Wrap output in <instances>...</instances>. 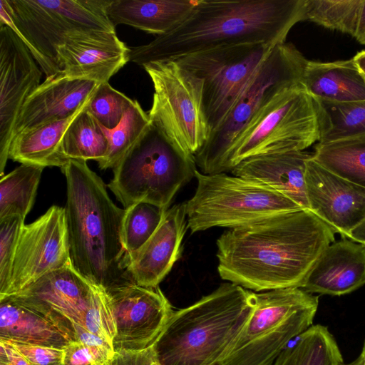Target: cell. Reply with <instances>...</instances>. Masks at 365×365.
I'll use <instances>...</instances> for the list:
<instances>
[{
	"instance_id": "obj_15",
	"label": "cell",
	"mask_w": 365,
	"mask_h": 365,
	"mask_svg": "<svg viewBox=\"0 0 365 365\" xmlns=\"http://www.w3.org/2000/svg\"><path fill=\"white\" fill-rule=\"evenodd\" d=\"M106 292L115 322L114 351H140L152 346L173 312L160 289L130 283Z\"/></svg>"
},
{
	"instance_id": "obj_23",
	"label": "cell",
	"mask_w": 365,
	"mask_h": 365,
	"mask_svg": "<svg viewBox=\"0 0 365 365\" xmlns=\"http://www.w3.org/2000/svg\"><path fill=\"white\" fill-rule=\"evenodd\" d=\"M198 0H109L107 15L116 26L124 24L148 34L165 35L180 26Z\"/></svg>"
},
{
	"instance_id": "obj_43",
	"label": "cell",
	"mask_w": 365,
	"mask_h": 365,
	"mask_svg": "<svg viewBox=\"0 0 365 365\" xmlns=\"http://www.w3.org/2000/svg\"><path fill=\"white\" fill-rule=\"evenodd\" d=\"M359 43L365 46V0H361L359 6L356 27L353 36Z\"/></svg>"
},
{
	"instance_id": "obj_7",
	"label": "cell",
	"mask_w": 365,
	"mask_h": 365,
	"mask_svg": "<svg viewBox=\"0 0 365 365\" xmlns=\"http://www.w3.org/2000/svg\"><path fill=\"white\" fill-rule=\"evenodd\" d=\"M108 187L124 209L148 202L168 210L176 192L193 177L195 156L150 128L117 163Z\"/></svg>"
},
{
	"instance_id": "obj_19",
	"label": "cell",
	"mask_w": 365,
	"mask_h": 365,
	"mask_svg": "<svg viewBox=\"0 0 365 365\" xmlns=\"http://www.w3.org/2000/svg\"><path fill=\"white\" fill-rule=\"evenodd\" d=\"M185 202L168 208L147 242L130 259L127 272L138 285L158 287L181 254L187 228Z\"/></svg>"
},
{
	"instance_id": "obj_25",
	"label": "cell",
	"mask_w": 365,
	"mask_h": 365,
	"mask_svg": "<svg viewBox=\"0 0 365 365\" xmlns=\"http://www.w3.org/2000/svg\"><path fill=\"white\" fill-rule=\"evenodd\" d=\"M0 339L59 349L71 342L50 319L7 299L0 301Z\"/></svg>"
},
{
	"instance_id": "obj_38",
	"label": "cell",
	"mask_w": 365,
	"mask_h": 365,
	"mask_svg": "<svg viewBox=\"0 0 365 365\" xmlns=\"http://www.w3.org/2000/svg\"><path fill=\"white\" fill-rule=\"evenodd\" d=\"M63 351V365H106L115 353L110 347L91 346L78 341L69 342Z\"/></svg>"
},
{
	"instance_id": "obj_44",
	"label": "cell",
	"mask_w": 365,
	"mask_h": 365,
	"mask_svg": "<svg viewBox=\"0 0 365 365\" xmlns=\"http://www.w3.org/2000/svg\"><path fill=\"white\" fill-rule=\"evenodd\" d=\"M348 238L365 245V220L351 232Z\"/></svg>"
},
{
	"instance_id": "obj_11",
	"label": "cell",
	"mask_w": 365,
	"mask_h": 365,
	"mask_svg": "<svg viewBox=\"0 0 365 365\" xmlns=\"http://www.w3.org/2000/svg\"><path fill=\"white\" fill-rule=\"evenodd\" d=\"M154 93L151 124L169 140L195 155L210 135L203 106V81L175 59L143 66Z\"/></svg>"
},
{
	"instance_id": "obj_14",
	"label": "cell",
	"mask_w": 365,
	"mask_h": 365,
	"mask_svg": "<svg viewBox=\"0 0 365 365\" xmlns=\"http://www.w3.org/2000/svg\"><path fill=\"white\" fill-rule=\"evenodd\" d=\"M97 287L71 264L43 276L4 299L13 301L48 318L73 341L72 324L76 323L83 327L85 316Z\"/></svg>"
},
{
	"instance_id": "obj_16",
	"label": "cell",
	"mask_w": 365,
	"mask_h": 365,
	"mask_svg": "<svg viewBox=\"0 0 365 365\" xmlns=\"http://www.w3.org/2000/svg\"><path fill=\"white\" fill-rule=\"evenodd\" d=\"M22 39L0 26V175L3 177L18 115L40 86L41 69Z\"/></svg>"
},
{
	"instance_id": "obj_8",
	"label": "cell",
	"mask_w": 365,
	"mask_h": 365,
	"mask_svg": "<svg viewBox=\"0 0 365 365\" xmlns=\"http://www.w3.org/2000/svg\"><path fill=\"white\" fill-rule=\"evenodd\" d=\"M319 297L290 287L255 293L253 311L217 365H274L288 343L310 327Z\"/></svg>"
},
{
	"instance_id": "obj_10",
	"label": "cell",
	"mask_w": 365,
	"mask_h": 365,
	"mask_svg": "<svg viewBox=\"0 0 365 365\" xmlns=\"http://www.w3.org/2000/svg\"><path fill=\"white\" fill-rule=\"evenodd\" d=\"M317 104L302 84L277 94L245 128L228 153L230 171L250 157L304 150L318 143Z\"/></svg>"
},
{
	"instance_id": "obj_5",
	"label": "cell",
	"mask_w": 365,
	"mask_h": 365,
	"mask_svg": "<svg viewBox=\"0 0 365 365\" xmlns=\"http://www.w3.org/2000/svg\"><path fill=\"white\" fill-rule=\"evenodd\" d=\"M109 0H0V26L26 43L46 77L59 71L58 48L73 40L116 33Z\"/></svg>"
},
{
	"instance_id": "obj_47",
	"label": "cell",
	"mask_w": 365,
	"mask_h": 365,
	"mask_svg": "<svg viewBox=\"0 0 365 365\" xmlns=\"http://www.w3.org/2000/svg\"><path fill=\"white\" fill-rule=\"evenodd\" d=\"M364 357V365H365V341H364V346H363V349H362V351L361 353Z\"/></svg>"
},
{
	"instance_id": "obj_42",
	"label": "cell",
	"mask_w": 365,
	"mask_h": 365,
	"mask_svg": "<svg viewBox=\"0 0 365 365\" xmlns=\"http://www.w3.org/2000/svg\"><path fill=\"white\" fill-rule=\"evenodd\" d=\"M72 327L74 330L75 341L82 342L87 345L102 346L113 349V346L107 341L88 331L83 327L76 323H73Z\"/></svg>"
},
{
	"instance_id": "obj_17",
	"label": "cell",
	"mask_w": 365,
	"mask_h": 365,
	"mask_svg": "<svg viewBox=\"0 0 365 365\" xmlns=\"http://www.w3.org/2000/svg\"><path fill=\"white\" fill-rule=\"evenodd\" d=\"M305 185L309 210L342 237L365 220V187L327 170L312 157L307 161Z\"/></svg>"
},
{
	"instance_id": "obj_21",
	"label": "cell",
	"mask_w": 365,
	"mask_h": 365,
	"mask_svg": "<svg viewBox=\"0 0 365 365\" xmlns=\"http://www.w3.org/2000/svg\"><path fill=\"white\" fill-rule=\"evenodd\" d=\"M365 284V245L343 237L330 244L309 272L302 289L332 296Z\"/></svg>"
},
{
	"instance_id": "obj_18",
	"label": "cell",
	"mask_w": 365,
	"mask_h": 365,
	"mask_svg": "<svg viewBox=\"0 0 365 365\" xmlns=\"http://www.w3.org/2000/svg\"><path fill=\"white\" fill-rule=\"evenodd\" d=\"M99 84L87 79L66 77L59 73L46 77L21 108L12 138L21 132L73 115L91 97Z\"/></svg>"
},
{
	"instance_id": "obj_33",
	"label": "cell",
	"mask_w": 365,
	"mask_h": 365,
	"mask_svg": "<svg viewBox=\"0 0 365 365\" xmlns=\"http://www.w3.org/2000/svg\"><path fill=\"white\" fill-rule=\"evenodd\" d=\"M166 210L143 202L125 210L122 225V239L128 262L154 234Z\"/></svg>"
},
{
	"instance_id": "obj_4",
	"label": "cell",
	"mask_w": 365,
	"mask_h": 365,
	"mask_svg": "<svg viewBox=\"0 0 365 365\" xmlns=\"http://www.w3.org/2000/svg\"><path fill=\"white\" fill-rule=\"evenodd\" d=\"M255 292L222 284L193 304L173 311L153 345L160 365H215L250 317Z\"/></svg>"
},
{
	"instance_id": "obj_32",
	"label": "cell",
	"mask_w": 365,
	"mask_h": 365,
	"mask_svg": "<svg viewBox=\"0 0 365 365\" xmlns=\"http://www.w3.org/2000/svg\"><path fill=\"white\" fill-rule=\"evenodd\" d=\"M150 125L148 113L136 100L133 101L115 128L108 129L101 125L107 137L109 148L106 158L98 163L99 168H113L138 143Z\"/></svg>"
},
{
	"instance_id": "obj_29",
	"label": "cell",
	"mask_w": 365,
	"mask_h": 365,
	"mask_svg": "<svg viewBox=\"0 0 365 365\" xmlns=\"http://www.w3.org/2000/svg\"><path fill=\"white\" fill-rule=\"evenodd\" d=\"M338 344L327 327L317 324L302 333L297 341L285 348L274 365H341Z\"/></svg>"
},
{
	"instance_id": "obj_9",
	"label": "cell",
	"mask_w": 365,
	"mask_h": 365,
	"mask_svg": "<svg viewBox=\"0 0 365 365\" xmlns=\"http://www.w3.org/2000/svg\"><path fill=\"white\" fill-rule=\"evenodd\" d=\"M197 185L185 202L187 228L192 233L211 227L250 225L302 208L296 202L258 182L225 173L195 172Z\"/></svg>"
},
{
	"instance_id": "obj_2",
	"label": "cell",
	"mask_w": 365,
	"mask_h": 365,
	"mask_svg": "<svg viewBox=\"0 0 365 365\" xmlns=\"http://www.w3.org/2000/svg\"><path fill=\"white\" fill-rule=\"evenodd\" d=\"M304 15L305 0H198L174 30L129 48L128 60L143 66L219 47L257 43L275 46L286 41Z\"/></svg>"
},
{
	"instance_id": "obj_34",
	"label": "cell",
	"mask_w": 365,
	"mask_h": 365,
	"mask_svg": "<svg viewBox=\"0 0 365 365\" xmlns=\"http://www.w3.org/2000/svg\"><path fill=\"white\" fill-rule=\"evenodd\" d=\"M361 0H305L304 21L354 36Z\"/></svg>"
},
{
	"instance_id": "obj_45",
	"label": "cell",
	"mask_w": 365,
	"mask_h": 365,
	"mask_svg": "<svg viewBox=\"0 0 365 365\" xmlns=\"http://www.w3.org/2000/svg\"><path fill=\"white\" fill-rule=\"evenodd\" d=\"M356 65L365 80V50L359 51L353 57Z\"/></svg>"
},
{
	"instance_id": "obj_48",
	"label": "cell",
	"mask_w": 365,
	"mask_h": 365,
	"mask_svg": "<svg viewBox=\"0 0 365 365\" xmlns=\"http://www.w3.org/2000/svg\"><path fill=\"white\" fill-rule=\"evenodd\" d=\"M152 365H160L157 361L152 364Z\"/></svg>"
},
{
	"instance_id": "obj_6",
	"label": "cell",
	"mask_w": 365,
	"mask_h": 365,
	"mask_svg": "<svg viewBox=\"0 0 365 365\" xmlns=\"http://www.w3.org/2000/svg\"><path fill=\"white\" fill-rule=\"evenodd\" d=\"M307 61L292 43H281L271 50L222 123L194 155L202 173L230 171L227 158L235 140L277 94L302 84Z\"/></svg>"
},
{
	"instance_id": "obj_3",
	"label": "cell",
	"mask_w": 365,
	"mask_h": 365,
	"mask_svg": "<svg viewBox=\"0 0 365 365\" xmlns=\"http://www.w3.org/2000/svg\"><path fill=\"white\" fill-rule=\"evenodd\" d=\"M66 181V217L73 266L106 291L135 283L127 272L122 239L125 209L110 199L107 185L86 161L61 168Z\"/></svg>"
},
{
	"instance_id": "obj_39",
	"label": "cell",
	"mask_w": 365,
	"mask_h": 365,
	"mask_svg": "<svg viewBox=\"0 0 365 365\" xmlns=\"http://www.w3.org/2000/svg\"><path fill=\"white\" fill-rule=\"evenodd\" d=\"M6 341L10 343L31 365H63V349Z\"/></svg>"
},
{
	"instance_id": "obj_31",
	"label": "cell",
	"mask_w": 365,
	"mask_h": 365,
	"mask_svg": "<svg viewBox=\"0 0 365 365\" xmlns=\"http://www.w3.org/2000/svg\"><path fill=\"white\" fill-rule=\"evenodd\" d=\"M314 101L319 125L318 143H329L365 133V101L351 103Z\"/></svg>"
},
{
	"instance_id": "obj_46",
	"label": "cell",
	"mask_w": 365,
	"mask_h": 365,
	"mask_svg": "<svg viewBox=\"0 0 365 365\" xmlns=\"http://www.w3.org/2000/svg\"><path fill=\"white\" fill-rule=\"evenodd\" d=\"M341 365H364V360L362 354H361L354 361L349 364H342Z\"/></svg>"
},
{
	"instance_id": "obj_37",
	"label": "cell",
	"mask_w": 365,
	"mask_h": 365,
	"mask_svg": "<svg viewBox=\"0 0 365 365\" xmlns=\"http://www.w3.org/2000/svg\"><path fill=\"white\" fill-rule=\"evenodd\" d=\"M83 328L113 346L116 334L113 310L106 291L98 286L86 312Z\"/></svg>"
},
{
	"instance_id": "obj_12",
	"label": "cell",
	"mask_w": 365,
	"mask_h": 365,
	"mask_svg": "<svg viewBox=\"0 0 365 365\" xmlns=\"http://www.w3.org/2000/svg\"><path fill=\"white\" fill-rule=\"evenodd\" d=\"M274 47L264 43L240 44L175 59L203 81V106L210 135L222 123Z\"/></svg>"
},
{
	"instance_id": "obj_40",
	"label": "cell",
	"mask_w": 365,
	"mask_h": 365,
	"mask_svg": "<svg viewBox=\"0 0 365 365\" xmlns=\"http://www.w3.org/2000/svg\"><path fill=\"white\" fill-rule=\"evenodd\" d=\"M156 361L153 346L140 351H115L106 365H152Z\"/></svg>"
},
{
	"instance_id": "obj_41",
	"label": "cell",
	"mask_w": 365,
	"mask_h": 365,
	"mask_svg": "<svg viewBox=\"0 0 365 365\" xmlns=\"http://www.w3.org/2000/svg\"><path fill=\"white\" fill-rule=\"evenodd\" d=\"M0 365H31L10 343L0 339Z\"/></svg>"
},
{
	"instance_id": "obj_1",
	"label": "cell",
	"mask_w": 365,
	"mask_h": 365,
	"mask_svg": "<svg viewBox=\"0 0 365 365\" xmlns=\"http://www.w3.org/2000/svg\"><path fill=\"white\" fill-rule=\"evenodd\" d=\"M335 232L309 209L224 232L217 240L220 277L256 292L302 288Z\"/></svg>"
},
{
	"instance_id": "obj_35",
	"label": "cell",
	"mask_w": 365,
	"mask_h": 365,
	"mask_svg": "<svg viewBox=\"0 0 365 365\" xmlns=\"http://www.w3.org/2000/svg\"><path fill=\"white\" fill-rule=\"evenodd\" d=\"M133 101L108 82H104L96 88L86 110L102 126L113 129L119 124Z\"/></svg>"
},
{
	"instance_id": "obj_24",
	"label": "cell",
	"mask_w": 365,
	"mask_h": 365,
	"mask_svg": "<svg viewBox=\"0 0 365 365\" xmlns=\"http://www.w3.org/2000/svg\"><path fill=\"white\" fill-rule=\"evenodd\" d=\"M302 84L314 100L365 101V80L353 58L330 62L307 60Z\"/></svg>"
},
{
	"instance_id": "obj_26",
	"label": "cell",
	"mask_w": 365,
	"mask_h": 365,
	"mask_svg": "<svg viewBox=\"0 0 365 365\" xmlns=\"http://www.w3.org/2000/svg\"><path fill=\"white\" fill-rule=\"evenodd\" d=\"M91 97L71 116L14 135L11 142L9 158L21 164L43 168L63 167L66 163L59 155L62 138L68 125L86 107Z\"/></svg>"
},
{
	"instance_id": "obj_27",
	"label": "cell",
	"mask_w": 365,
	"mask_h": 365,
	"mask_svg": "<svg viewBox=\"0 0 365 365\" xmlns=\"http://www.w3.org/2000/svg\"><path fill=\"white\" fill-rule=\"evenodd\" d=\"M86 107L68 125L62 138L59 155L66 163L70 160H93L99 163L108 155L107 137Z\"/></svg>"
},
{
	"instance_id": "obj_28",
	"label": "cell",
	"mask_w": 365,
	"mask_h": 365,
	"mask_svg": "<svg viewBox=\"0 0 365 365\" xmlns=\"http://www.w3.org/2000/svg\"><path fill=\"white\" fill-rule=\"evenodd\" d=\"M312 158L332 173L365 187V133L317 143Z\"/></svg>"
},
{
	"instance_id": "obj_36",
	"label": "cell",
	"mask_w": 365,
	"mask_h": 365,
	"mask_svg": "<svg viewBox=\"0 0 365 365\" xmlns=\"http://www.w3.org/2000/svg\"><path fill=\"white\" fill-rule=\"evenodd\" d=\"M25 218L10 217L0 221V300L7 294L16 248Z\"/></svg>"
},
{
	"instance_id": "obj_22",
	"label": "cell",
	"mask_w": 365,
	"mask_h": 365,
	"mask_svg": "<svg viewBox=\"0 0 365 365\" xmlns=\"http://www.w3.org/2000/svg\"><path fill=\"white\" fill-rule=\"evenodd\" d=\"M312 157V153L304 150L259 155L243 160L231 172L268 186L309 209L305 173L307 161Z\"/></svg>"
},
{
	"instance_id": "obj_13",
	"label": "cell",
	"mask_w": 365,
	"mask_h": 365,
	"mask_svg": "<svg viewBox=\"0 0 365 365\" xmlns=\"http://www.w3.org/2000/svg\"><path fill=\"white\" fill-rule=\"evenodd\" d=\"M71 264L66 211L64 207L53 205L36 220L23 226L4 299Z\"/></svg>"
},
{
	"instance_id": "obj_20",
	"label": "cell",
	"mask_w": 365,
	"mask_h": 365,
	"mask_svg": "<svg viewBox=\"0 0 365 365\" xmlns=\"http://www.w3.org/2000/svg\"><path fill=\"white\" fill-rule=\"evenodd\" d=\"M128 51L116 33H101L65 43L57 50L61 75L108 82L128 61Z\"/></svg>"
},
{
	"instance_id": "obj_30",
	"label": "cell",
	"mask_w": 365,
	"mask_h": 365,
	"mask_svg": "<svg viewBox=\"0 0 365 365\" xmlns=\"http://www.w3.org/2000/svg\"><path fill=\"white\" fill-rule=\"evenodd\" d=\"M43 167L21 164L0 180V221L14 216L24 218L35 200Z\"/></svg>"
}]
</instances>
